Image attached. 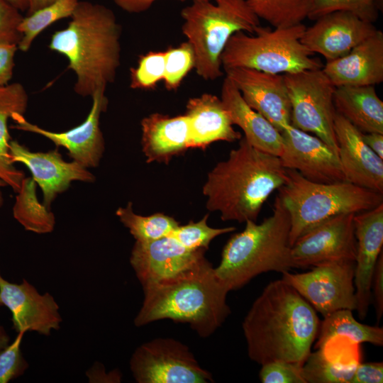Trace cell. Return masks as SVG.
Wrapping results in <instances>:
<instances>
[{
    "mask_svg": "<svg viewBox=\"0 0 383 383\" xmlns=\"http://www.w3.org/2000/svg\"><path fill=\"white\" fill-rule=\"evenodd\" d=\"M320 324L316 311L296 289L282 279L271 282L242 323L248 355L260 365L283 360L302 366Z\"/></svg>",
    "mask_w": 383,
    "mask_h": 383,
    "instance_id": "cell-1",
    "label": "cell"
},
{
    "mask_svg": "<svg viewBox=\"0 0 383 383\" xmlns=\"http://www.w3.org/2000/svg\"><path fill=\"white\" fill-rule=\"evenodd\" d=\"M121 35L113 11L88 1H79L67 26L52 35L48 48L67 58L77 94L91 96L114 82L121 63Z\"/></svg>",
    "mask_w": 383,
    "mask_h": 383,
    "instance_id": "cell-2",
    "label": "cell"
},
{
    "mask_svg": "<svg viewBox=\"0 0 383 383\" xmlns=\"http://www.w3.org/2000/svg\"><path fill=\"white\" fill-rule=\"evenodd\" d=\"M287 181V169L278 156L262 151L243 137L228 159L218 162L203 186L206 208L221 218L256 221L270 195Z\"/></svg>",
    "mask_w": 383,
    "mask_h": 383,
    "instance_id": "cell-3",
    "label": "cell"
},
{
    "mask_svg": "<svg viewBox=\"0 0 383 383\" xmlns=\"http://www.w3.org/2000/svg\"><path fill=\"white\" fill-rule=\"evenodd\" d=\"M143 289L144 300L134 319L138 327L170 319L188 323L199 336L206 338L231 313L226 301L229 291L208 260Z\"/></svg>",
    "mask_w": 383,
    "mask_h": 383,
    "instance_id": "cell-4",
    "label": "cell"
},
{
    "mask_svg": "<svg viewBox=\"0 0 383 383\" xmlns=\"http://www.w3.org/2000/svg\"><path fill=\"white\" fill-rule=\"evenodd\" d=\"M290 218L277 195L270 216L257 224L245 221V229L233 234L223 247L215 274L230 292L237 290L256 276L284 273L294 268L289 244Z\"/></svg>",
    "mask_w": 383,
    "mask_h": 383,
    "instance_id": "cell-5",
    "label": "cell"
},
{
    "mask_svg": "<svg viewBox=\"0 0 383 383\" xmlns=\"http://www.w3.org/2000/svg\"><path fill=\"white\" fill-rule=\"evenodd\" d=\"M194 0L181 11L182 31L193 48L194 69L205 80L223 76L221 55L237 32L253 34L260 18L248 0Z\"/></svg>",
    "mask_w": 383,
    "mask_h": 383,
    "instance_id": "cell-6",
    "label": "cell"
},
{
    "mask_svg": "<svg viewBox=\"0 0 383 383\" xmlns=\"http://www.w3.org/2000/svg\"><path fill=\"white\" fill-rule=\"evenodd\" d=\"M278 196L290 218L291 247L303 234L344 213H357L383 203L382 194L348 182L317 183L287 169V181Z\"/></svg>",
    "mask_w": 383,
    "mask_h": 383,
    "instance_id": "cell-7",
    "label": "cell"
},
{
    "mask_svg": "<svg viewBox=\"0 0 383 383\" xmlns=\"http://www.w3.org/2000/svg\"><path fill=\"white\" fill-rule=\"evenodd\" d=\"M306 26L286 28L258 26L254 35L239 31L228 41L221 60L223 70L245 67L272 74L321 69V62L301 42Z\"/></svg>",
    "mask_w": 383,
    "mask_h": 383,
    "instance_id": "cell-8",
    "label": "cell"
},
{
    "mask_svg": "<svg viewBox=\"0 0 383 383\" xmlns=\"http://www.w3.org/2000/svg\"><path fill=\"white\" fill-rule=\"evenodd\" d=\"M283 75L291 104V125L313 133L338 155L334 131L335 87L322 69Z\"/></svg>",
    "mask_w": 383,
    "mask_h": 383,
    "instance_id": "cell-9",
    "label": "cell"
},
{
    "mask_svg": "<svg viewBox=\"0 0 383 383\" xmlns=\"http://www.w3.org/2000/svg\"><path fill=\"white\" fill-rule=\"evenodd\" d=\"M130 368L138 383L213 382L189 348L172 338H156L138 347Z\"/></svg>",
    "mask_w": 383,
    "mask_h": 383,
    "instance_id": "cell-10",
    "label": "cell"
},
{
    "mask_svg": "<svg viewBox=\"0 0 383 383\" xmlns=\"http://www.w3.org/2000/svg\"><path fill=\"white\" fill-rule=\"evenodd\" d=\"M355 261L322 263L304 273H282V279L296 289L323 318L340 310H355Z\"/></svg>",
    "mask_w": 383,
    "mask_h": 383,
    "instance_id": "cell-11",
    "label": "cell"
},
{
    "mask_svg": "<svg viewBox=\"0 0 383 383\" xmlns=\"http://www.w3.org/2000/svg\"><path fill=\"white\" fill-rule=\"evenodd\" d=\"M106 89H97L91 96L92 104L86 119L79 126L64 132H52L29 122L23 114L15 113L11 128L39 134L56 146L63 147L72 160L86 168L98 166L105 149L100 128V117L108 106Z\"/></svg>",
    "mask_w": 383,
    "mask_h": 383,
    "instance_id": "cell-12",
    "label": "cell"
},
{
    "mask_svg": "<svg viewBox=\"0 0 383 383\" xmlns=\"http://www.w3.org/2000/svg\"><path fill=\"white\" fill-rule=\"evenodd\" d=\"M355 213L338 215L301 235L291 248L294 268L340 260H355Z\"/></svg>",
    "mask_w": 383,
    "mask_h": 383,
    "instance_id": "cell-13",
    "label": "cell"
},
{
    "mask_svg": "<svg viewBox=\"0 0 383 383\" xmlns=\"http://www.w3.org/2000/svg\"><path fill=\"white\" fill-rule=\"evenodd\" d=\"M281 133L283 146L279 157L284 168L294 170L313 182L346 181L338 155L319 138L292 125Z\"/></svg>",
    "mask_w": 383,
    "mask_h": 383,
    "instance_id": "cell-14",
    "label": "cell"
},
{
    "mask_svg": "<svg viewBox=\"0 0 383 383\" xmlns=\"http://www.w3.org/2000/svg\"><path fill=\"white\" fill-rule=\"evenodd\" d=\"M206 250H190L171 236L149 242L135 241L130 263L145 287L172 277L202 264Z\"/></svg>",
    "mask_w": 383,
    "mask_h": 383,
    "instance_id": "cell-15",
    "label": "cell"
},
{
    "mask_svg": "<svg viewBox=\"0 0 383 383\" xmlns=\"http://www.w3.org/2000/svg\"><path fill=\"white\" fill-rule=\"evenodd\" d=\"M224 71L247 104L278 131L291 125V104L283 74L245 67Z\"/></svg>",
    "mask_w": 383,
    "mask_h": 383,
    "instance_id": "cell-16",
    "label": "cell"
},
{
    "mask_svg": "<svg viewBox=\"0 0 383 383\" xmlns=\"http://www.w3.org/2000/svg\"><path fill=\"white\" fill-rule=\"evenodd\" d=\"M0 303L11 312L17 333L34 331L48 336L60 328L62 318L54 297L48 292L40 294L25 279L21 284L11 283L0 272Z\"/></svg>",
    "mask_w": 383,
    "mask_h": 383,
    "instance_id": "cell-17",
    "label": "cell"
},
{
    "mask_svg": "<svg viewBox=\"0 0 383 383\" xmlns=\"http://www.w3.org/2000/svg\"><path fill=\"white\" fill-rule=\"evenodd\" d=\"M12 163L21 162L32 174V178L43 194V204L50 209L59 194L66 191L72 182H93L95 177L87 168L75 161L66 162L57 150L32 152L16 140L9 143Z\"/></svg>",
    "mask_w": 383,
    "mask_h": 383,
    "instance_id": "cell-18",
    "label": "cell"
},
{
    "mask_svg": "<svg viewBox=\"0 0 383 383\" xmlns=\"http://www.w3.org/2000/svg\"><path fill=\"white\" fill-rule=\"evenodd\" d=\"M306 28L301 42L312 52L331 61L347 55L377 30L373 23L346 11H335Z\"/></svg>",
    "mask_w": 383,
    "mask_h": 383,
    "instance_id": "cell-19",
    "label": "cell"
},
{
    "mask_svg": "<svg viewBox=\"0 0 383 383\" xmlns=\"http://www.w3.org/2000/svg\"><path fill=\"white\" fill-rule=\"evenodd\" d=\"M356 239L354 284L356 311L364 319L372 302L371 281L383 245V203L355 213L353 218Z\"/></svg>",
    "mask_w": 383,
    "mask_h": 383,
    "instance_id": "cell-20",
    "label": "cell"
},
{
    "mask_svg": "<svg viewBox=\"0 0 383 383\" xmlns=\"http://www.w3.org/2000/svg\"><path fill=\"white\" fill-rule=\"evenodd\" d=\"M334 131L346 182L383 194V159L364 142L362 133L337 112Z\"/></svg>",
    "mask_w": 383,
    "mask_h": 383,
    "instance_id": "cell-21",
    "label": "cell"
},
{
    "mask_svg": "<svg viewBox=\"0 0 383 383\" xmlns=\"http://www.w3.org/2000/svg\"><path fill=\"white\" fill-rule=\"evenodd\" d=\"M323 71L335 87L374 86L383 82V33H374L347 55L327 61Z\"/></svg>",
    "mask_w": 383,
    "mask_h": 383,
    "instance_id": "cell-22",
    "label": "cell"
},
{
    "mask_svg": "<svg viewBox=\"0 0 383 383\" xmlns=\"http://www.w3.org/2000/svg\"><path fill=\"white\" fill-rule=\"evenodd\" d=\"M189 121L190 148L205 149L216 141L239 140L241 133L233 128L221 98L204 93L188 100L186 113Z\"/></svg>",
    "mask_w": 383,
    "mask_h": 383,
    "instance_id": "cell-23",
    "label": "cell"
},
{
    "mask_svg": "<svg viewBox=\"0 0 383 383\" xmlns=\"http://www.w3.org/2000/svg\"><path fill=\"white\" fill-rule=\"evenodd\" d=\"M141 145L148 163L168 164L176 155L190 148L187 116H170L153 113L140 121Z\"/></svg>",
    "mask_w": 383,
    "mask_h": 383,
    "instance_id": "cell-24",
    "label": "cell"
},
{
    "mask_svg": "<svg viewBox=\"0 0 383 383\" xmlns=\"http://www.w3.org/2000/svg\"><path fill=\"white\" fill-rule=\"evenodd\" d=\"M221 99L233 124L243 130L244 138L250 145L279 157L283 146L282 133L247 104L235 84L227 77L223 82Z\"/></svg>",
    "mask_w": 383,
    "mask_h": 383,
    "instance_id": "cell-25",
    "label": "cell"
},
{
    "mask_svg": "<svg viewBox=\"0 0 383 383\" xmlns=\"http://www.w3.org/2000/svg\"><path fill=\"white\" fill-rule=\"evenodd\" d=\"M335 111L362 133H383V101L374 86L335 87Z\"/></svg>",
    "mask_w": 383,
    "mask_h": 383,
    "instance_id": "cell-26",
    "label": "cell"
},
{
    "mask_svg": "<svg viewBox=\"0 0 383 383\" xmlns=\"http://www.w3.org/2000/svg\"><path fill=\"white\" fill-rule=\"evenodd\" d=\"M28 102V94L21 83L14 82L0 87V179L16 192H18L25 176L10 160L11 137L8 120L15 113L24 115Z\"/></svg>",
    "mask_w": 383,
    "mask_h": 383,
    "instance_id": "cell-27",
    "label": "cell"
},
{
    "mask_svg": "<svg viewBox=\"0 0 383 383\" xmlns=\"http://www.w3.org/2000/svg\"><path fill=\"white\" fill-rule=\"evenodd\" d=\"M352 311L340 309L324 317L316 338V348H322L335 338H345L355 344L368 343L377 346L383 345V328L358 322Z\"/></svg>",
    "mask_w": 383,
    "mask_h": 383,
    "instance_id": "cell-28",
    "label": "cell"
},
{
    "mask_svg": "<svg viewBox=\"0 0 383 383\" xmlns=\"http://www.w3.org/2000/svg\"><path fill=\"white\" fill-rule=\"evenodd\" d=\"M35 188L33 178L23 179L13 208V217L26 231L39 234L50 233L55 228V216L39 202Z\"/></svg>",
    "mask_w": 383,
    "mask_h": 383,
    "instance_id": "cell-29",
    "label": "cell"
},
{
    "mask_svg": "<svg viewBox=\"0 0 383 383\" xmlns=\"http://www.w3.org/2000/svg\"><path fill=\"white\" fill-rule=\"evenodd\" d=\"M116 214L138 242H149L169 236L179 225L174 218L162 213L147 216L138 215L133 211L131 202L126 207L118 208Z\"/></svg>",
    "mask_w": 383,
    "mask_h": 383,
    "instance_id": "cell-30",
    "label": "cell"
},
{
    "mask_svg": "<svg viewBox=\"0 0 383 383\" xmlns=\"http://www.w3.org/2000/svg\"><path fill=\"white\" fill-rule=\"evenodd\" d=\"M79 0H56L23 17L18 27L22 35L18 48L22 52L28 51L34 40L47 27L62 18H70Z\"/></svg>",
    "mask_w": 383,
    "mask_h": 383,
    "instance_id": "cell-31",
    "label": "cell"
},
{
    "mask_svg": "<svg viewBox=\"0 0 383 383\" xmlns=\"http://www.w3.org/2000/svg\"><path fill=\"white\" fill-rule=\"evenodd\" d=\"M259 18L274 28H286L302 23L308 18L311 0H248Z\"/></svg>",
    "mask_w": 383,
    "mask_h": 383,
    "instance_id": "cell-32",
    "label": "cell"
},
{
    "mask_svg": "<svg viewBox=\"0 0 383 383\" xmlns=\"http://www.w3.org/2000/svg\"><path fill=\"white\" fill-rule=\"evenodd\" d=\"M358 363L331 360L318 348L308 355L301 366V374L306 383H351Z\"/></svg>",
    "mask_w": 383,
    "mask_h": 383,
    "instance_id": "cell-33",
    "label": "cell"
},
{
    "mask_svg": "<svg viewBox=\"0 0 383 383\" xmlns=\"http://www.w3.org/2000/svg\"><path fill=\"white\" fill-rule=\"evenodd\" d=\"M379 10V0H311L308 18L316 20L331 12L346 11L374 23L378 18Z\"/></svg>",
    "mask_w": 383,
    "mask_h": 383,
    "instance_id": "cell-34",
    "label": "cell"
},
{
    "mask_svg": "<svg viewBox=\"0 0 383 383\" xmlns=\"http://www.w3.org/2000/svg\"><path fill=\"white\" fill-rule=\"evenodd\" d=\"M194 66V52L188 41L177 47L169 48L165 51L163 81L165 88L168 91L177 90Z\"/></svg>",
    "mask_w": 383,
    "mask_h": 383,
    "instance_id": "cell-35",
    "label": "cell"
},
{
    "mask_svg": "<svg viewBox=\"0 0 383 383\" xmlns=\"http://www.w3.org/2000/svg\"><path fill=\"white\" fill-rule=\"evenodd\" d=\"M209 215L206 214L200 221H190L187 224L179 225L169 235L184 247L190 250H207L216 237L235 231V227L211 228L207 224Z\"/></svg>",
    "mask_w": 383,
    "mask_h": 383,
    "instance_id": "cell-36",
    "label": "cell"
},
{
    "mask_svg": "<svg viewBox=\"0 0 383 383\" xmlns=\"http://www.w3.org/2000/svg\"><path fill=\"white\" fill-rule=\"evenodd\" d=\"M165 72V51H151L140 56L137 67L130 70V87L133 89H154Z\"/></svg>",
    "mask_w": 383,
    "mask_h": 383,
    "instance_id": "cell-37",
    "label": "cell"
},
{
    "mask_svg": "<svg viewBox=\"0 0 383 383\" xmlns=\"http://www.w3.org/2000/svg\"><path fill=\"white\" fill-rule=\"evenodd\" d=\"M25 332L18 333L15 340L0 351V383H7L25 372L28 363L21 350Z\"/></svg>",
    "mask_w": 383,
    "mask_h": 383,
    "instance_id": "cell-38",
    "label": "cell"
},
{
    "mask_svg": "<svg viewBox=\"0 0 383 383\" xmlns=\"http://www.w3.org/2000/svg\"><path fill=\"white\" fill-rule=\"evenodd\" d=\"M259 377L262 383H306L301 366L283 360L262 365Z\"/></svg>",
    "mask_w": 383,
    "mask_h": 383,
    "instance_id": "cell-39",
    "label": "cell"
},
{
    "mask_svg": "<svg viewBox=\"0 0 383 383\" xmlns=\"http://www.w3.org/2000/svg\"><path fill=\"white\" fill-rule=\"evenodd\" d=\"M23 17L8 0H0V43H19L22 35L18 27Z\"/></svg>",
    "mask_w": 383,
    "mask_h": 383,
    "instance_id": "cell-40",
    "label": "cell"
},
{
    "mask_svg": "<svg viewBox=\"0 0 383 383\" xmlns=\"http://www.w3.org/2000/svg\"><path fill=\"white\" fill-rule=\"evenodd\" d=\"M371 296L375 309L377 321L383 314V253L381 252L372 277Z\"/></svg>",
    "mask_w": 383,
    "mask_h": 383,
    "instance_id": "cell-41",
    "label": "cell"
},
{
    "mask_svg": "<svg viewBox=\"0 0 383 383\" xmlns=\"http://www.w3.org/2000/svg\"><path fill=\"white\" fill-rule=\"evenodd\" d=\"M383 362H359L355 370L351 383H382Z\"/></svg>",
    "mask_w": 383,
    "mask_h": 383,
    "instance_id": "cell-42",
    "label": "cell"
},
{
    "mask_svg": "<svg viewBox=\"0 0 383 383\" xmlns=\"http://www.w3.org/2000/svg\"><path fill=\"white\" fill-rule=\"evenodd\" d=\"M18 49V44L0 43V87L9 84L12 78Z\"/></svg>",
    "mask_w": 383,
    "mask_h": 383,
    "instance_id": "cell-43",
    "label": "cell"
},
{
    "mask_svg": "<svg viewBox=\"0 0 383 383\" xmlns=\"http://www.w3.org/2000/svg\"><path fill=\"white\" fill-rule=\"evenodd\" d=\"M155 1L157 0H113L121 9L131 13H139L148 10Z\"/></svg>",
    "mask_w": 383,
    "mask_h": 383,
    "instance_id": "cell-44",
    "label": "cell"
},
{
    "mask_svg": "<svg viewBox=\"0 0 383 383\" xmlns=\"http://www.w3.org/2000/svg\"><path fill=\"white\" fill-rule=\"evenodd\" d=\"M362 138L367 145L380 158L383 159V133H362Z\"/></svg>",
    "mask_w": 383,
    "mask_h": 383,
    "instance_id": "cell-45",
    "label": "cell"
},
{
    "mask_svg": "<svg viewBox=\"0 0 383 383\" xmlns=\"http://www.w3.org/2000/svg\"><path fill=\"white\" fill-rule=\"evenodd\" d=\"M55 1L56 0H28V14L42 9Z\"/></svg>",
    "mask_w": 383,
    "mask_h": 383,
    "instance_id": "cell-46",
    "label": "cell"
},
{
    "mask_svg": "<svg viewBox=\"0 0 383 383\" xmlns=\"http://www.w3.org/2000/svg\"><path fill=\"white\" fill-rule=\"evenodd\" d=\"M0 303V307L1 306ZM10 343V337L5 331L4 328L0 326V351Z\"/></svg>",
    "mask_w": 383,
    "mask_h": 383,
    "instance_id": "cell-47",
    "label": "cell"
},
{
    "mask_svg": "<svg viewBox=\"0 0 383 383\" xmlns=\"http://www.w3.org/2000/svg\"><path fill=\"white\" fill-rule=\"evenodd\" d=\"M12 5L17 8L20 11H28V0H8Z\"/></svg>",
    "mask_w": 383,
    "mask_h": 383,
    "instance_id": "cell-48",
    "label": "cell"
},
{
    "mask_svg": "<svg viewBox=\"0 0 383 383\" xmlns=\"http://www.w3.org/2000/svg\"><path fill=\"white\" fill-rule=\"evenodd\" d=\"M5 186H7V184L3 180L0 179V189L1 187H5ZM3 204H4V198H3V195L0 189V207L3 205Z\"/></svg>",
    "mask_w": 383,
    "mask_h": 383,
    "instance_id": "cell-49",
    "label": "cell"
}]
</instances>
